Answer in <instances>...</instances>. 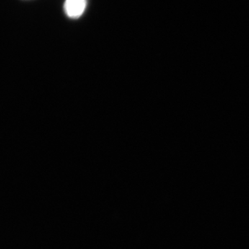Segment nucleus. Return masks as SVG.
I'll use <instances>...</instances> for the list:
<instances>
[{"instance_id": "obj_1", "label": "nucleus", "mask_w": 249, "mask_h": 249, "mask_svg": "<svg viewBox=\"0 0 249 249\" xmlns=\"http://www.w3.org/2000/svg\"><path fill=\"white\" fill-rule=\"evenodd\" d=\"M88 0H65L64 9L69 18L77 19L86 9Z\"/></svg>"}]
</instances>
